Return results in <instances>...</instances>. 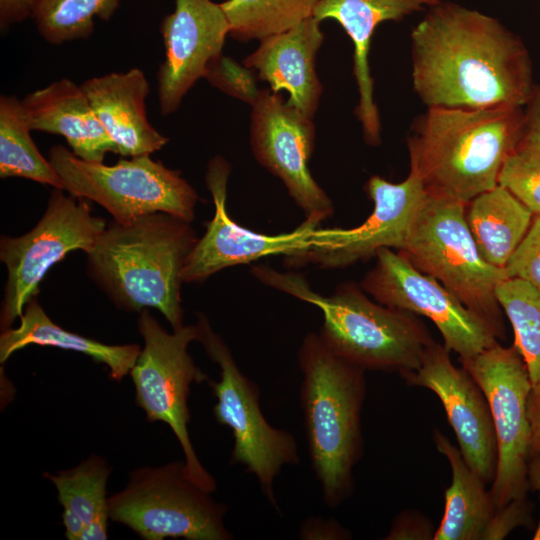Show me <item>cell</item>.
I'll list each match as a JSON object with an SVG mask.
<instances>
[{"label": "cell", "instance_id": "1", "mask_svg": "<svg viewBox=\"0 0 540 540\" xmlns=\"http://www.w3.org/2000/svg\"><path fill=\"white\" fill-rule=\"evenodd\" d=\"M411 44L413 88L428 107H524L532 95L527 47L482 12L440 2L413 28Z\"/></svg>", "mask_w": 540, "mask_h": 540}, {"label": "cell", "instance_id": "2", "mask_svg": "<svg viewBox=\"0 0 540 540\" xmlns=\"http://www.w3.org/2000/svg\"><path fill=\"white\" fill-rule=\"evenodd\" d=\"M524 127V107H428L412 125L410 169L428 194L468 203L498 185Z\"/></svg>", "mask_w": 540, "mask_h": 540}, {"label": "cell", "instance_id": "3", "mask_svg": "<svg viewBox=\"0 0 540 540\" xmlns=\"http://www.w3.org/2000/svg\"><path fill=\"white\" fill-rule=\"evenodd\" d=\"M197 240L191 222L165 212L113 220L87 254V272L119 309L155 308L177 330L184 314L181 273Z\"/></svg>", "mask_w": 540, "mask_h": 540}, {"label": "cell", "instance_id": "4", "mask_svg": "<svg viewBox=\"0 0 540 540\" xmlns=\"http://www.w3.org/2000/svg\"><path fill=\"white\" fill-rule=\"evenodd\" d=\"M297 360L311 466L325 505L335 508L351 495L353 468L362 455L365 370L335 353L315 332L304 336Z\"/></svg>", "mask_w": 540, "mask_h": 540}, {"label": "cell", "instance_id": "5", "mask_svg": "<svg viewBox=\"0 0 540 540\" xmlns=\"http://www.w3.org/2000/svg\"><path fill=\"white\" fill-rule=\"evenodd\" d=\"M251 274L262 284L317 307L323 315L318 332L338 355L364 370L396 371L419 368L434 341L415 314L371 300L361 286L343 283L324 296L295 272L255 265Z\"/></svg>", "mask_w": 540, "mask_h": 540}, {"label": "cell", "instance_id": "6", "mask_svg": "<svg viewBox=\"0 0 540 540\" xmlns=\"http://www.w3.org/2000/svg\"><path fill=\"white\" fill-rule=\"evenodd\" d=\"M466 204L427 193L398 252L439 281L501 338L504 327L496 287L507 276L481 256L466 221Z\"/></svg>", "mask_w": 540, "mask_h": 540}, {"label": "cell", "instance_id": "7", "mask_svg": "<svg viewBox=\"0 0 540 540\" xmlns=\"http://www.w3.org/2000/svg\"><path fill=\"white\" fill-rule=\"evenodd\" d=\"M48 159L62 179L64 190L105 208L119 223L165 212L192 222L199 201L196 190L180 171L167 168L150 155L120 159L113 165L89 162L71 150L54 145Z\"/></svg>", "mask_w": 540, "mask_h": 540}, {"label": "cell", "instance_id": "8", "mask_svg": "<svg viewBox=\"0 0 540 540\" xmlns=\"http://www.w3.org/2000/svg\"><path fill=\"white\" fill-rule=\"evenodd\" d=\"M107 504L111 520L146 540L234 538L224 524L227 507L188 477L184 461L134 470Z\"/></svg>", "mask_w": 540, "mask_h": 540}, {"label": "cell", "instance_id": "9", "mask_svg": "<svg viewBox=\"0 0 540 540\" xmlns=\"http://www.w3.org/2000/svg\"><path fill=\"white\" fill-rule=\"evenodd\" d=\"M198 341L220 368V380L207 381L217 402L213 414L233 434L231 464H240L257 479L270 504L280 513L273 483L284 465L300 462L295 436L273 427L260 407L258 385L244 375L223 338L198 314Z\"/></svg>", "mask_w": 540, "mask_h": 540}, {"label": "cell", "instance_id": "10", "mask_svg": "<svg viewBox=\"0 0 540 540\" xmlns=\"http://www.w3.org/2000/svg\"><path fill=\"white\" fill-rule=\"evenodd\" d=\"M137 324L144 347L130 371L135 401L149 422L162 421L170 427L182 448L188 477L212 493L216 481L199 461L188 431L191 384L209 379L188 351L190 343L198 341V326L183 325L169 333L148 308L139 312Z\"/></svg>", "mask_w": 540, "mask_h": 540}, {"label": "cell", "instance_id": "11", "mask_svg": "<svg viewBox=\"0 0 540 540\" xmlns=\"http://www.w3.org/2000/svg\"><path fill=\"white\" fill-rule=\"evenodd\" d=\"M460 361L489 404L497 448L490 494L496 508H501L512 500L526 498L529 489V373L515 346L503 347L499 343Z\"/></svg>", "mask_w": 540, "mask_h": 540}, {"label": "cell", "instance_id": "12", "mask_svg": "<svg viewBox=\"0 0 540 540\" xmlns=\"http://www.w3.org/2000/svg\"><path fill=\"white\" fill-rule=\"evenodd\" d=\"M63 191L53 189L43 216L29 232L0 239V259L8 273L0 311L2 330L21 317L54 264L70 251L88 254L107 226L103 218L91 213L84 199Z\"/></svg>", "mask_w": 540, "mask_h": 540}, {"label": "cell", "instance_id": "13", "mask_svg": "<svg viewBox=\"0 0 540 540\" xmlns=\"http://www.w3.org/2000/svg\"><path fill=\"white\" fill-rule=\"evenodd\" d=\"M375 257L374 267L361 281L363 291L374 300L431 320L444 346L460 359L471 358L498 343L482 317L435 278L416 269L401 253L382 248Z\"/></svg>", "mask_w": 540, "mask_h": 540}, {"label": "cell", "instance_id": "14", "mask_svg": "<svg viewBox=\"0 0 540 540\" xmlns=\"http://www.w3.org/2000/svg\"><path fill=\"white\" fill-rule=\"evenodd\" d=\"M364 189L374 206L362 224L350 229L317 227L306 246L284 255V265L337 269L375 257L382 248L400 251L414 212L427 194L420 177L412 169L400 183L373 175Z\"/></svg>", "mask_w": 540, "mask_h": 540}, {"label": "cell", "instance_id": "15", "mask_svg": "<svg viewBox=\"0 0 540 540\" xmlns=\"http://www.w3.org/2000/svg\"><path fill=\"white\" fill-rule=\"evenodd\" d=\"M250 144L255 159L283 182L306 222L319 226L333 216V202L309 168L315 145L311 117L280 93L263 89L252 105Z\"/></svg>", "mask_w": 540, "mask_h": 540}, {"label": "cell", "instance_id": "16", "mask_svg": "<svg viewBox=\"0 0 540 540\" xmlns=\"http://www.w3.org/2000/svg\"><path fill=\"white\" fill-rule=\"evenodd\" d=\"M230 172L231 166L222 156L208 162L205 182L213 199L214 215L186 260L181 273L183 283L203 282L227 267L266 256L287 255L306 246L312 231L319 227L304 220L290 232L269 235L239 225L226 206Z\"/></svg>", "mask_w": 540, "mask_h": 540}, {"label": "cell", "instance_id": "17", "mask_svg": "<svg viewBox=\"0 0 540 540\" xmlns=\"http://www.w3.org/2000/svg\"><path fill=\"white\" fill-rule=\"evenodd\" d=\"M449 350L433 341L418 369L401 375L410 385L437 395L468 466L492 483L497 460L496 438L487 399L466 369L456 367Z\"/></svg>", "mask_w": 540, "mask_h": 540}, {"label": "cell", "instance_id": "18", "mask_svg": "<svg viewBox=\"0 0 540 540\" xmlns=\"http://www.w3.org/2000/svg\"><path fill=\"white\" fill-rule=\"evenodd\" d=\"M160 32L165 56L157 72V90L160 112L168 116L222 55L230 24L220 3L175 0Z\"/></svg>", "mask_w": 540, "mask_h": 540}, {"label": "cell", "instance_id": "19", "mask_svg": "<svg viewBox=\"0 0 540 540\" xmlns=\"http://www.w3.org/2000/svg\"><path fill=\"white\" fill-rule=\"evenodd\" d=\"M324 41L320 22L310 17L294 27L260 40L242 63L270 90L289 94L287 102L313 118L323 92L316 56Z\"/></svg>", "mask_w": 540, "mask_h": 540}, {"label": "cell", "instance_id": "20", "mask_svg": "<svg viewBox=\"0 0 540 540\" xmlns=\"http://www.w3.org/2000/svg\"><path fill=\"white\" fill-rule=\"evenodd\" d=\"M441 0H319L313 17L319 22L337 21L354 45V76L359 101L355 114L362 125L367 144L381 141V123L374 100V82L370 74L369 50L377 26L385 21H400L414 12L430 8Z\"/></svg>", "mask_w": 540, "mask_h": 540}, {"label": "cell", "instance_id": "21", "mask_svg": "<svg viewBox=\"0 0 540 540\" xmlns=\"http://www.w3.org/2000/svg\"><path fill=\"white\" fill-rule=\"evenodd\" d=\"M80 85L117 154L150 155L169 141L148 121L145 100L150 86L139 68L92 77Z\"/></svg>", "mask_w": 540, "mask_h": 540}, {"label": "cell", "instance_id": "22", "mask_svg": "<svg viewBox=\"0 0 540 540\" xmlns=\"http://www.w3.org/2000/svg\"><path fill=\"white\" fill-rule=\"evenodd\" d=\"M22 103L31 130L61 135L80 159L103 162L117 153L81 85L68 78L28 93Z\"/></svg>", "mask_w": 540, "mask_h": 540}, {"label": "cell", "instance_id": "23", "mask_svg": "<svg viewBox=\"0 0 540 540\" xmlns=\"http://www.w3.org/2000/svg\"><path fill=\"white\" fill-rule=\"evenodd\" d=\"M32 344L83 353L105 364L114 381H121L130 373L141 351L138 344L109 345L65 330L50 319L37 296L26 303L20 325L2 331L0 362H6L14 352Z\"/></svg>", "mask_w": 540, "mask_h": 540}, {"label": "cell", "instance_id": "24", "mask_svg": "<svg viewBox=\"0 0 540 540\" xmlns=\"http://www.w3.org/2000/svg\"><path fill=\"white\" fill-rule=\"evenodd\" d=\"M434 442L450 464L452 481L445 491L444 514L433 539L482 540L496 511L490 490L444 434L435 431Z\"/></svg>", "mask_w": 540, "mask_h": 540}, {"label": "cell", "instance_id": "25", "mask_svg": "<svg viewBox=\"0 0 540 540\" xmlns=\"http://www.w3.org/2000/svg\"><path fill=\"white\" fill-rule=\"evenodd\" d=\"M465 214L481 256L498 268H504L534 216L500 185L469 201Z\"/></svg>", "mask_w": 540, "mask_h": 540}, {"label": "cell", "instance_id": "26", "mask_svg": "<svg viewBox=\"0 0 540 540\" xmlns=\"http://www.w3.org/2000/svg\"><path fill=\"white\" fill-rule=\"evenodd\" d=\"M22 100L0 97V177H20L64 190L48 158L38 150Z\"/></svg>", "mask_w": 540, "mask_h": 540}, {"label": "cell", "instance_id": "27", "mask_svg": "<svg viewBox=\"0 0 540 540\" xmlns=\"http://www.w3.org/2000/svg\"><path fill=\"white\" fill-rule=\"evenodd\" d=\"M500 307L509 319L515 348L522 357L532 390L528 404L540 402V289L530 283L506 278L496 287Z\"/></svg>", "mask_w": 540, "mask_h": 540}, {"label": "cell", "instance_id": "28", "mask_svg": "<svg viewBox=\"0 0 540 540\" xmlns=\"http://www.w3.org/2000/svg\"><path fill=\"white\" fill-rule=\"evenodd\" d=\"M319 0H226L221 4L230 36L239 41L262 40L313 17Z\"/></svg>", "mask_w": 540, "mask_h": 540}, {"label": "cell", "instance_id": "29", "mask_svg": "<svg viewBox=\"0 0 540 540\" xmlns=\"http://www.w3.org/2000/svg\"><path fill=\"white\" fill-rule=\"evenodd\" d=\"M120 0H39L33 21L41 37L52 45L88 38L95 18L108 21Z\"/></svg>", "mask_w": 540, "mask_h": 540}, {"label": "cell", "instance_id": "30", "mask_svg": "<svg viewBox=\"0 0 540 540\" xmlns=\"http://www.w3.org/2000/svg\"><path fill=\"white\" fill-rule=\"evenodd\" d=\"M110 468L100 456H90L69 470L56 475L44 473L58 491V500L63 508L76 514L85 525L102 508L106 507V484Z\"/></svg>", "mask_w": 540, "mask_h": 540}, {"label": "cell", "instance_id": "31", "mask_svg": "<svg viewBox=\"0 0 540 540\" xmlns=\"http://www.w3.org/2000/svg\"><path fill=\"white\" fill-rule=\"evenodd\" d=\"M498 185L533 214H540V153L516 148L503 163Z\"/></svg>", "mask_w": 540, "mask_h": 540}, {"label": "cell", "instance_id": "32", "mask_svg": "<svg viewBox=\"0 0 540 540\" xmlns=\"http://www.w3.org/2000/svg\"><path fill=\"white\" fill-rule=\"evenodd\" d=\"M205 78L223 93L251 106L261 94L256 72L228 56L221 55L209 67Z\"/></svg>", "mask_w": 540, "mask_h": 540}, {"label": "cell", "instance_id": "33", "mask_svg": "<svg viewBox=\"0 0 540 540\" xmlns=\"http://www.w3.org/2000/svg\"><path fill=\"white\" fill-rule=\"evenodd\" d=\"M503 269L507 278L520 279L540 289V214H534L527 233Z\"/></svg>", "mask_w": 540, "mask_h": 540}, {"label": "cell", "instance_id": "34", "mask_svg": "<svg viewBox=\"0 0 540 540\" xmlns=\"http://www.w3.org/2000/svg\"><path fill=\"white\" fill-rule=\"evenodd\" d=\"M525 499H515L501 508H496L482 540H501L515 528L527 525L530 513Z\"/></svg>", "mask_w": 540, "mask_h": 540}, {"label": "cell", "instance_id": "35", "mask_svg": "<svg viewBox=\"0 0 540 540\" xmlns=\"http://www.w3.org/2000/svg\"><path fill=\"white\" fill-rule=\"evenodd\" d=\"M431 522L423 515L404 511L393 521L386 540H428L433 539Z\"/></svg>", "mask_w": 540, "mask_h": 540}, {"label": "cell", "instance_id": "36", "mask_svg": "<svg viewBox=\"0 0 540 540\" xmlns=\"http://www.w3.org/2000/svg\"><path fill=\"white\" fill-rule=\"evenodd\" d=\"M516 148L540 153V82L524 106V127Z\"/></svg>", "mask_w": 540, "mask_h": 540}, {"label": "cell", "instance_id": "37", "mask_svg": "<svg viewBox=\"0 0 540 540\" xmlns=\"http://www.w3.org/2000/svg\"><path fill=\"white\" fill-rule=\"evenodd\" d=\"M299 538L303 540H346L351 533L337 520L310 516L300 526Z\"/></svg>", "mask_w": 540, "mask_h": 540}, {"label": "cell", "instance_id": "38", "mask_svg": "<svg viewBox=\"0 0 540 540\" xmlns=\"http://www.w3.org/2000/svg\"><path fill=\"white\" fill-rule=\"evenodd\" d=\"M39 0H0V28L33 18Z\"/></svg>", "mask_w": 540, "mask_h": 540}, {"label": "cell", "instance_id": "39", "mask_svg": "<svg viewBox=\"0 0 540 540\" xmlns=\"http://www.w3.org/2000/svg\"><path fill=\"white\" fill-rule=\"evenodd\" d=\"M108 505L102 508L93 517V519L85 525L80 540H105L108 538Z\"/></svg>", "mask_w": 540, "mask_h": 540}, {"label": "cell", "instance_id": "40", "mask_svg": "<svg viewBox=\"0 0 540 540\" xmlns=\"http://www.w3.org/2000/svg\"><path fill=\"white\" fill-rule=\"evenodd\" d=\"M62 521L65 526V536L68 540H80L85 523L72 511L63 508Z\"/></svg>", "mask_w": 540, "mask_h": 540}, {"label": "cell", "instance_id": "41", "mask_svg": "<svg viewBox=\"0 0 540 540\" xmlns=\"http://www.w3.org/2000/svg\"><path fill=\"white\" fill-rule=\"evenodd\" d=\"M528 414L532 430V454H540V402L528 404Z\"/></svg>", "mask_w": 540, "mask_h": 540}, {"label": "cell", "instance_id": "42", "mask_svg": "<svg viewBox=\"0 0 540 540\" xmlns=\"http://www.w3.org/2000/svg\"><path fill=\"white\" fill-rule=\"evenodd\" d=\"M529 483L537 491L540 502V455L529 465ZM533 539L540 540V517Z\"/></svg>", "mask_w": 540, "mask_h": 540}]
</instances>
